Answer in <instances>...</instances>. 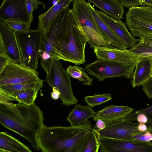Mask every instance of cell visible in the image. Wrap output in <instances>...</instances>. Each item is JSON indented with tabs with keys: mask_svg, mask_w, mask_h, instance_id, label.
<instances>
[{
	"mask_svg": "<svg viewBox=\"0 0 152 152\" xmlns=\"http://www.w3.org/2000/svg\"><path fill=\"white\" fill-rule=\"evenodd\" d=\"M44 120L43 112L35 103L31 105L0 104V123L23 137L37 151L40 149L38 137L45 126Z\"/></svg>",
	"mask_w": 152,
	"mask_h": 152,
	"instance_id": "obj_1",
	"label": "cell"
},
{
	"mask_svg": "<svg viewBox=\"0 0 152 152\" xmlns=\"http://www.w3.org/2000/svg\"><path fill=\"white\" fill-rule=\"evenodd\" d=\"M92 129L89 120L76 126H45L38 135L39 148L45 152H83Z\"/></svg>",
	"mask_w": 152,
	"mask_h": 152,
	"instance_id": "obj_2",
	"label": "cell"
},
{
	"mask_svg": "<svg viewBox=\"0 0 152 152\" xmlns=\"http://www.w3.org/2000/svg\"><path fill=\"white\" fill-rule=\"evenodd\" d=\"M87 42L70 9L67 30L54 48L56 57L76 65L83 64L86 61L85 48Z\"/></svg>",
	"mask_w": 152,
	"mask_h": 152,
	"instance_id": "obj_3",
	"label": "cell"
},
{
	"mask_svg": "<svg viewBox=\"0 0 152 152\" xmlns=\"http://www.w3.org/2000/svg\"><path fill=\"white\" fill-rule=\"evenodd\" d=\"M72 13L90 47L94 49L98 46L112 47L99 30L88 2L85 0H75L72 1Z\"/></svg>",
	"mask_w": 152,
	"mask_h": 152,
	"instance_id": "obj_4",
	"label": "cell"
},
{
	"mask_svg": "<svg viewBox=\"0 0 152 152\" xmlns=\"http://www.w3.org/2000/svg\"><path fill=\"white\" fill-rule=\"evenodd\" d=\"M22 64L36 70L42 52L44 34L38 29L27 32H15Z\"/></svg>",
	"mask_w": 152,
	"mask_h": 152,
	"instance_id": "obj_5",
	"label": "cell"
},
{
	"mask_svg": "<svg viewBox=\"0 0 152 152\" xmlns=\"http://www.w3.org/2000/svg\"><path fill=\"white\" fill-rule=\"evenodd\" d=\"M60 60L57 57L53 58L50 72L44 81L51 88L55 87L59 90L63 104H76L78 101L73 94L70 76L63 67Z\"/></svg>",
	"mask_w": 152,
	"mask_h": 152,
	"instance_id": "obj_6",
	"label": "cell"
},
{
	"mask_svg": "<svg viewBox=\"0 0 152 152\" xmlns=\"http://www.w3.org/2000/svg\"><path fill=\"white\" fill-rule=\"evenodd\" d=\"M135 66L96 58L93 62L86 65L85 69L88 74L99 81H103L107 78L118 77L132 78Z\"/></svg>",
	"mask_w": 152,
	"mask_h": 152,
	"instance_id": "obj_7",
	"label": "cell"
},
{
	"mask_svg": "<svg viewBox=\"0 0 152 152\" xmlns=\"http://www.w3.org/2000/svg\"><path fill=\"white\" fill-rule=\"evenodd\" d=\"M70 9L67 7L59 14L44 34L42 52H46L53 58L56 57L54 50L56 44L63 38L68 29Z\"/></svg>",
	"mask_w": 152,
	"mask_h": 152,
	"instance_id": "obj_8",
	"label": "cell"
},
{
	"mask_svg": "<svg viewBox=\"0 0 152 152\" xmlns=\"http://www.w3.org/2000/svg\"><path fill=\"white\" fill-rule=\"evenodd\" d=\"M127 25L134 37L152 34V8L145 6L130 8L126 15Z\"/></svg>",
	"mask_w": 152,
	"mask_h": 152,
	"instance_id": "obj_9",
	"label": "cell"
},
{
	"mask_svg": "<svg viewBox=\"0 0 152 152\" xmlns=\"http://www.w3.org/2000/svg\"><path fill=\"white\" fill-rule=\"evenodd\" d=\"M37 70L10 61L0 73V86L25 83L39 78Z\"/></svg>",
	"mask_w": 152,
	"mask_h": 152,
	"instance_id": "obj_10",
	"label": "cell"
},
{
	"mask_svg": "<svg viewBox=\"0 0 152 152\" xmlns=\"http://www.w3.org/2000/svg\"><path fill=\"white\" fill-rule=\"evenodd\" d=\"M139 124L122 119L107 124L104 129L96 131L100 139L132 140L133 136L141 132L138 128Z\"/></svg>",
	"mask_w": 152,
	"mask_h": 152,
	"instance_id": "obj_11",
	"label": "cell"
},
{
	"mask_svg": "<svg viewBox=\"0 0 152 152\" xmlns=\"http://www.w3.org/2000/svg\"><path fill=\"white\" fill-rule=\"evenodd\" d=\"M100 152H152V142L101 139Z\"/></svg>",
	"mask_w": 152,
	"mask_h": 152,
	"instance_id": "obj_12",
	"label": "cell"
},
{
	"mask_svg": "<svg viewBox=\"0 0 152 152\" xmlns=\"http://www.w3.org/2000/svg\"><path fill=\"white\" fill-rule=\"evenodd\" d=\"M97 59L110 61L127 65H136L142 59L130 49L111 47L96 46L94 48Z\"/></svg>",
	"mask_w": 152,
	"mask_h": 152,
	"instance_id": "obj_13",
	"label": "cell"
},
{
	"mask_svg": "<svg viewBox=\"0 0 152 152\" xmlns=\"http://www.w3.org/2000/svg\"><path fill=\"white\" fill-rule=\"evenodd\" d=\"M32 22L27 12L25 0H4L0 7V21Z\"/></svg>",
	"mask_w": 152,
	"mask_h": 152,
	"instance_id": "obj_14",
	"label": "cell"
},
{
	"mask_svg": "<svg viewBox=\"0 0 152 152\" xmlns=\"http://www.w3.org/2000/svg\"><path fill=\"white\" fill-rule=\"evenodd\" d=\"M0 42L3 46L4 56L11 61L22 64V61L15 31L0 21Z\"/></svg>",
	"mask_w": 152,
	"mask_h": 152,
	"instance_id": "obj_15",
	"label": "cell"
},
{
	"mask_svg": "<svg viewBox=\"0 0 152 152\" xmlns=\"http://www.w3.org/2000/svg\"><path fill=\"white\" fill-rule=\"evenodd\" d=\"M96 12L114 34L129 48H132L139 42L140 39L136 38L131 34L126 25L121 20L112 18L100 10H96Z\"/></svg>",
	"mask_w": 152,
	"mask_h": 152,
	"instance_id": "obj_16",
	"label": "cell"
},
{
	"mask_svg": "<svg viewBox=\"0 0 152 152\" xmlns=\"http://www.w3.org/2000/svg\"><path fill=\"white\" fill-rule=\"evenodd\" d=\"M134 110L127 106L110 105L97 112L93 120H102L107 125L124 118Z\"/></svg>",
	"mask_w": 152,
	"mask_h": 152,
	"instance_id": "obj_17",
	"label": "cell"
},
{
	"mask_svg": "<svg viewBox=\"0 0 152 152\" xmlns=\"http://www.w3.org/2000/svg\"><path fill=\"white\" fill-rule=\"evenodd\" d=\"M73 0H59L57 4L53 5L45 12L39 14L37 29L43 34L47 32L52 21L63 10L67 7Z\"/></svg>",
	"mask_w": 152,
	"mask_h": 152,
	"instance_id": "obj_18",
	"label": "cell"
},
{
	"mask_svg": "<svg viewBox=\"0 0 152 152\" xmlns=\"http://www.w3.org/2000/svg\"><path fill=\"white\" fill-rule=\"evenodd\" d=\"M93 15L102 34L111 46L121 49L125 50L129 48L118 37L115 35L108 26L100 18L95 10L88 2Z\"/></svg>",
	"mask_w": 152,
	"mask_h": 152,
	"instance_id": "obj_19",
	"label": "cell"
},
{
	"mask_svg": "<svg viewBox=\"0 0 152 152\" xmlns=\"http://www.w3.org/2000/svg\"><path fill=\"white\" fill-rule=\"evenodd\" d=\"M110 17L121 20L124 13V6L118 0H89Z\"/></svg>",
	"mask_w": 152,
	"mask_h": 152,
	"instance_id": "obj_20",
	"label": "cell"
},
{
	"mask_svg": "<svg viewBox=\"0 0 152 152\" xmlns=\"http://www.w3.org/2000/svg\"><path fill=\"white\" fill-rule=\"evenodd\" d=\"M96 113L90 106H84L79 104L75 105L68 115L67 120L70 126H78L84 123L89 118H93Z\"/></svg>",
	"mask_w": 152,
	"mask_h": 152,
	"instance_id": "obj_21",
	"label": "cell"
},
{
	"mask_svg": "<svg viewBox=\"0 0 152 152\" xmlns=\"http://www.w3.org/2000/svg\"><path fill=\"white\" fill-rule=\"evenodd\" d=\"M151 65L150 60L143 58L136 66L131 81L133 88L142 86L151 77Z\"/></svg>",
	"mask_w": 152,
	"mask_h": 152,
	"instance_id": "obj_22",
	"label": "cell"
},
{
	"mask_svg": "<svg viewBox=\"0 0 152 152\" xmlns=\"http://www.w3.org/2000/svg\"><path fill=\"white\" fill-rule=\"evenodd\" d=\"M0 149L10 152H32L29 147L6 132H0Z\"/></svg>",
	"mask_w": 152,
	"mask_h": 152,
	"instance_id": "obj_23",
	"label": "cell"
},
{
	"mask_svg": "<svg viewBox=\"0 0 152 152\" xmlns=\"http://www.w3.org/2000/svg\"><path fill=\"white\" fill-rule=\"evenodd\" d=\"M39 90L30 88L18 91L10 94L4 93L11 102L16 101L19 102L31 105L34 103Z\"/></svg>",
	"mask_w": 152,
	"mask_h": 152,
	"instance_id": "obj_24",
	"label": "cell"
},
{
	"mask_svg": "<svg viewBox=\"0 0 152 152\" xmlns=\"http://www.w3.org/2000/svg\"><path fill=\"white\" fill-rule=\"evenodd\" d=\"M43 86V81L39 78L35 80L23 83L0 86V90L7 94L25 89L34 88L39 90Z\"/></svg>",
	"mask_w": 152,
	"mask_h": 152,
	"instance_id": "obj_25",
	"label": "cell"
},
{
	"mask_svg": "<svg viewBox=\"0 0 152 152\" xmlns=\"http://www.w3.org/2000/svg\"><path fill=\"white\" fill-rule=\"evenodd\" d=\"M66 71L70 77L82 82L85 85H92L93 79L88 75L83 67L69 65L67 67Z\"/></svg>",
	"mask_w": 152,
	"mask_h": 152,
	"instance_id": "obj_26",
	"label": "cell"
},
{
	"mask_svg": "<svg viewBox=\"0 0 152 152\" xmlns=\"http://www.w3.org/2000/svg\"><path fill=\"white\" fill-rule=\"evenodd\" d=\"M101 139L98 132L93 129L88 134L83 152H98Z\"/></svg>",
	"mask_w": 152,
	"mask_h": 152,
	"instance_id": "obj_27",
	"label": "cell"
},
{
	"mask_svg": "<svg viewBox=\"0 0 152 152\" xmlns=\"http://www.w3.org/2000/svg\"><path fill=\"white\" fill-rule=\"evenodd\" d=\"M111 99L112 97L110 94H104L87 96L84 98V100L88 105L93 107L101 105Z\"/></svg>",
	"mask_w": 152,
	"mask_h": 152,
	"instance_id": "obj_28",
	"label": "cell"
},
{
	"mask_svg": "<svg viewBox=\"0 0 152 152\" xmlns=\"http://www.w3.org/2000/svg\"><path fill=\"white\" fill-rule=\"evenodd\" d=\"M130 50L143 58L152 57V46L142 44L138 42Z\"/></svg>",
	"mask_w": 152,
	"mask_h": 152,
	"instance_id": "obj_29",
	"label": "cell"
},
{
	"mask_svg": "<svg viewBox=\"0 0 152 152\" xmlns=\"http://www.w3.org/2000/svg\"><path fill=\"white\" fill-rule=\"evenodd\" d=\"M145 114L148 118L147 124L152 125V106L148 107L138 110L132 112L126 116L123 119L130 121H136V117L139 114Z\"/></svg>",
	"mask_w": 152,
	"mask_h": 152,
	"instance_id": "obj_30",
	"label": "cell"
},
{
	"mask_svg": "<svg viewBox=\"0 0 152 152\" xmlns=\"http://www.w3.org/2000/svg\"><path fill=\"white\" fill-rule=\"evenodd\" d=\"M3 22L15 32L28 31L30 30V28L31 25L30 24L16 21L6 20Z\"/></svg>",
	"mask_w": 152,
	"mask_h": 152,
	"instance_id": "obj_31",
	"label": "cell"
},
{
	"mask_svg": "<svg viewBox=\"0 0 152 152\" xmlns=\"http://www.w3.org/2000/svg\"><path fill=\"white\" fill-rule=\"evenodd\" d=\"M133 140L143 142L152 140V130L137 134L132 137Z\"/></svg>",
	"mask_w": 152,
	"mask_h": 152,
	"instance_id": "obj_32",
	"label": "cell"
},
{
	"mask_svg": "<svg viewBox=\"0 0 152 152\" xmlns=\"http://www.w3.org/2000/svg\"><path fill=\"white\" fill-rule=\"evenodd\" d=\"M143 90L149 99H152V77H151L142 85Z\"/></svg>",
	"mask_w": 152,
	"mask_h": 152,
	"instance_id": "obj_33",
	"label": "cell"
},
{
	"mask_svg": "<svg viewBox=\"0 0 152 152\" xmlns=\"http://www.w3.org/2000/svg\"><path fill=\"white\" fill-rule=\"evenodd\" d=\"M123 6L127 8H130L140 5V0H118Z\"/></svg>",
	"mask_w": 152,
	"mask_h": 152,
	"instance_id": "obj_34",
	"label": "cell"
},
{
	"mask_svg": "<svg viewBox=\"0 0 152 152\" xmlns=\"http://www.w3.org/2000/svg\"><path fill=\"white\" fill-rule=\"evenodd\" d=\"M140 38L139 43L152 46V34L144 35Z\"/></svg>",
	"mask_w": 152,
	"mask_h": 152,
	"instance_id": "obj_35",
	"label": "cell"
},
{
	"mask_svg": "<svg viewBox=\"0 0 152 152\" xmlns=\"http://www.w3.org/2000/svg\"><path fill=\"white\" fill-rule=\"evenodd\" d=\"M27 12L32 21L33 19V12L34 11L32 0H25Z\"/></svg>",
	"mask_w": 152,
	"mask_h": 152,
	"instance_id": "obj_36",
	"label": "cell"
},
{
	"mask_svg": "<svg viewBox=\"0 0 152 152\" xmlns=\"http://www.w3.org/2000/svg\"><path fill=\"white\" fill-rule=\"evenodd\" d=\"M10 61H11L6 57L0 56V73Z\"/></svg>",
	"mask_w": 152,
	"mask_h": 152,
	"instance_id": "obj_37",
	"label": "cell"
},
{
	"mask_svg": "<svg viewBox=\"0 0 152 152\" xmlns=\"http://www.w3.org/2000/svg\"><path fill=\"white\" fill-rule=\"evenodd\" d=\"M136 121L140 124H147L148 121V118L145 114L141 113L137 115Z\"/></svg>",
	"mask_w": 152,
	"mask_h": 152,
	"instance_id": "obj_38",
	"label": "cell"
},
{
	"mask_svg": "<svg viewBox=\"0 0 152 152\" xmlns=\"http://www.w3.org/2000/svg\"><path fill=\"white\" fill-rule=\"evenodd\" d=\"M106 126V124L103 121L99 120L96 121L94 127L93 129L98 131L104 129Z\"/></svg>",
	"mask_w": 152,
	"mask_h": 152,
	"instance_id": "obj_39",
	"label": "cell"
},
{
	"mask_svg": "<svg viewBox=\"0 0 152 152\" xmlns=\"http://www.w3.org/2000/svg\"><path fill=\"white\" fill-rule=\"evenodd\" d=\"M52 88L53 91L51 93V97L54 100H58L60 98L61 93L56 87H53Z\"/></svg>",
	"mask_w": 152,
	"mask_h": 152,
	"instance_id": "obj_40",
	"label": "cell"
},
{
	"mask_svg": "<svg viewBox=\"0 0 152 152\" xmlns=\"http://www.w3.org/2000/svg\"><path fill=\"white\" fill-rule=\"evenodd\" d=\"M141 6H145L152 8V0H140Z\"/></svg>",
	"mask_w": 152,
	"mask_h": 152,
	"instance_id": "obj_41",
	"label": "cell"
},
{
	"mask_svg": "<svg viewBox=\"0 0 152 152\" xmlns=\"http://www.w3.org/2000/svg\"><path fill=\"white\" fill-rule=\"evenodd\" d=\"M59 1V0H54L52 2V4H53V5H54L57 4Z\"/></svg>",
	"mask_w": 152,
	"mask_h": 152,
	"instance_id": "obj_42",
	"label": "cell"
},
{
	"mask_svg": "<svg viewBox=\"0 0 152 152\" xmlns=\"http://www.w3.org/2000/svg\"><path fill=\"white\" fill-rule=\"evenodd\" d=\"M0 152H10L4 150L0 149Z\"/></svg>",
	"mask_w": 152,
	"mask_h": 152,
	"instance_id": "obj_43",
	"label": "cell"
},
{
	"mask_svg": "<svg viewBox=\"0 0 152 152\" xmlns=\"http://www.w3.org/2000/svg\"><path fill=\"white\" fill-rule=\"evenodd\" d=\"M41 152H45L43 151H42Z\"/></svg>",
	"mask_w": 152,
	"mask_h": 152,
	"instance_id": "obj_44",
	"label": "cell"
}]
</instances>
